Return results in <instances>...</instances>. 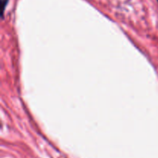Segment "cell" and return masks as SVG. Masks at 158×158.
I'll list each match as a JSON object with an SVG mask.
<instances>
[{
    "label": "cell",
    "instance_id": "1",
    "mask_svg": "<svg viewBox=\"0 0 158 158\" xmlns=\"http://www.w3.org/2000/svg\"><path fill=\"white\" fill-rule=\"evenodd\" d=\"M7 2H8V0H1V3H2V6L3 11H4L6 4H7Z\"/></svg>",
    "mask_w": 158,
    "mask_h": 158
},
{
    "label": "cell",
    "instance_id": "2",
    "mask_svg": "<svg viewBox=\"0 0 158 158\" xmlns=\"http://www.w3.org/2000/svg\"><path fill=\"white\" fill-rule=\"evenodd\" d=\"M157 1H158V0H157Z\"/></svg>",
    "mask_w": 158,
    "mask_h": 158
}]
</instances>
